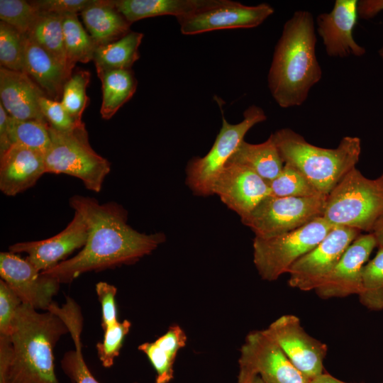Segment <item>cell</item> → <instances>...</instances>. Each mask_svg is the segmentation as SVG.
Returning <instances> with one entry per match:
<instances>
[{
	"instance_id": "1",
	"label": "cell",
	"mask_w": 383,
	"mask_h": 383,
	"mask_svg": "<svg viewBox=\"0 0 383 383\" xmlns=\"http://www.w3.org/2000/svg\"><path fill=\"white\" fill-rule=\"evenodd\" d=\"M70 204L84 221L88 237L76 255L41 272L60 284L70 283L85 272L133 264L165 240L162 233L145 234L131 228L127 211L116 202L99 204L95 199L75 195Z\"/></svg>"
},
{
	"instance_id": "2",
	"label": "cell",
	"mask_w": 383,
	"mask_h": 383,
	"mask_svg": "<svg viewBox=\"0 0 383 383\" xmlns=\"http://www.w3.org/2000/svg\"><path fill=\"white\" fill-rule=\"evenodd\" d=\"M316 44L313 15L305 10L295 11L283 26L267 77L271 95L281 108L303 104L321 80Z\"/></svg>"
},
{
	"instance_id": "3",
	"label": "cell",
	"mask_w": 383,
	"mask_h": 383,
	"mask_svg": "<svg viewBox=\"0 0 383 383\" xmlns=\"http://www.w3.org/2000/svg\"><path fill=\"white\" fill-rule=\"evenodd\" d=\"M67 333V325L55 313L39 312L22 304L10 334L13 355L7 383H60L55 372L53 350Z\"/></svg>"
},
{
	"instance_id": "4",
	"label": "cell",
	"mask_w": 383,
	"mask_h": 383,
	"mask_svg": "<svg viewBox=\"0 0 383 383\" xmlns=\"http://www.w3.org/2000/svg\"><path fill=\"white\" fill-rule=\"evenodd\" d=\"M272 135L284 163L297 169L324 196L355 167L361 152L358 137L345 136L337 148H324L308 143L289 128Z\"/></svg>"
},
{
	"instance_id": "5",
	"label": "cell",
	"mask_w": 383,
	"mask_h": 383,
	"mask_svg": "<svg viewBox=\"0 0 383 383\" xmlns=\"http://www.w3.org/2000/svg\"><path fill=\"white\" fill-rule=\"evenodd\" d=\"M383 216V174L365 177L353 168L327 195L322 217L331 226L372 232Z\"/></svg>"
},
{
	"instance_id": "6",
	"label": "cell",
	"mask_w": 383,
	"mask_h": 383,
	"mask_svg": "<svg viewBox=\"0 0 383 383\" xmlns=\"http://www.w3.org/2000/svg\"><path fill=\"white\" fill-rule=\"evenodd\" d=\"M50 145L45 153V172L79 179L87 189L99 192L111 163L91 147L84 123L70 132L50 126Z\"/></svg>"
},
{
	"instance_id": "7",
	"label": "cell",
	"mask_w": 383,
	"mask_h": 383,
	"mask_svg": "<svg viewBox=\"0 0 383 383\" xmlns=\"http://www.w3.org/2000/svg\"><path fill=\"white\" fill-rule=\"evenodd\" d=\"M333 228L322 216L294 231L253 240V262L262 279L274 281L321 242Z\"/></svg>"
},
{
	"instance_id": "8",
	"label": "cell",
	"mask_w": 383,
	"mask_h": 383,
	"mask_svg": "<svg viewBox=\"0 0 383 383\" xmlns=\"http://www.w3.org/2000/svg\"><path fill=\"white\" fill-rule=\"evenodd\" d=\"M266 119L264 110L256 105L250 106L244 111L243 119L238 123H229L223 116L222 126L210 150L202 157H194L187 165V184L196 195L213 194L216 178L244 140L245 134Z\"/></svg>"
},
{
	"instance_id": "9",
	"label": "cell",
	"mask_w": 383,
	"mask_h": 383,
	"mask_svg": "<svg viewBox=\"0 0 383 383\" xmlns=\"http://www.w3.org/2000/svg\"><path fill=\"white\" fill-rule=\"evenodd\" d=\"M326 196L277 197L268 196L247 216L242 223L255 237L279 235L297 229L323 216Z\"/></svg>"
},
{
	"instance_id": "10",
	"label": "cell",
	"mask_w": 383,
	"mask_h": 383,
	"mask_svg": "<svg viewBox=\"0 0 383 383\" xmlns=\"http://www.w3.org/2000/svg\"><path fill=\"white\" fill-rule=\"evenodd\" d=\"M238 379L258 375L265 383H309L266 329L249 333L240 348Z\"/></svg>"
},
{
	"instance_id": "11",
	"label": "cell",
	"mask_w": 383,
	"mask_h": 383,
	"mask_svg": "<svg viewBox=\"0 0 383 383\" xmlns=\"http://www.w3.org/2000/svg\"><path fill=\"white\" fill-rule=\"evenodd\" d=\"M360 234L354 228L333 227L321 242L290 267L289 286L304 292L315 291Z\"/></svg>"
},
{
	"instance_id": "12",
	"label": "cell",
	"mask_w": 383,
	"mask_h": 383,
	"mask_svg": "<svg viewBox=\"0 0 383 383\" xmlns=\"http://www.w3.org/2000/svg\"><path fill=\"white\" fill-rule=\"evenodd\" d=\"M274 11L267 3L247 6L231 0H216L204 9L177 20L182 33L190 35L222 29L255 28Z\"/></svg>"
},
{
	"instance_id": "13",
	"label": "cell",
	"mask_w": 383,
	"mask_h": 383,
	"mask_svg": "<svg viewBox=\"0 0 383 383\" xmlns=\"http://www.w3.org/2000/svg\"><path fill=\"white\" fill-rule=\"evenodd\" d=\"M266 331L309 381L323 373L327 346L309 335L297 316L283 315L273 321Z\"/></svg>"
},
{
	"instance_id": "14",
	"label": "cell",
	"mask_w": 383,
	"mask_h": 383,
	"mask_svg": "<svg viewBox=\"0 0 383 383\" xmlns=\"http://www.w3.org/2000/svg\"><path fill=\"white\" fill-rule=\"evenodd\" d=\"M0 275L23 304L37 310H48L60 285L56 279L43 274L26 258L11 252L0 253Z\"/></svg>"
},
{
	"instance_id": "15",
	"label": "cell",
	"mask_w": 383,
	"mask_h": 383,
	"mask_svg": "<svg viewBox=\"0 0 383 383\" xmlns=\"http://www.w3.org/2000/svg\"><path fill=\"white\" fill-rule=\"evenodd\" d=\"M213 194L241 218L270 196V190L268 182L248 167L227 162L214 182Z\"/></svg>"
},
{
	"instance_id": "16",
	"label": "cell",
	"mask_w": 383,
	"mask_h": 383,
	"mask_svg": "<svg viewBox=\"0 0 383 383\" xmlns=\"http://www.w3.org/2000/svg\"><path fill=\"white\" fill-rule=\"evenodd\" d=\"M87 237V225L82 216L74 211L72 220L57 235L41 240L16 243L9 249L15 254L26 253V260L42 272L65 260L75 250L82 248Z\"/></svg>"
},
{
	"instance_id": "17",
	"label": "cell",
	"mask_w": 383,
	"mask_h": 383,
	"mask_svg": "<svg viewBox=\"0 0 383 383\" xmlns=\"http://www.w3.org/2000/svg\"><path fill=\"white\" fill-rule=\"evenodd\" d=\"M377 242L372 233L360 235L347 248L334 268L315 290L321 299L358 295L362 270Z\"/></svg>"
},
{
	"instance_id": "18",
	"label": "cell",
	"mask_w": 383,
	"mask_h": 383,
	"mask_svg": "<svg viewBox=\"0 0 383 383\" xmlns=\"http://www.w3.org/2000/svg\"><path fill=\"white\" fill-rule=\"evenodd\" d=\"M357 3V0H336L330 12L317 16V32L328 56L360 57L365 54V48L353 36L358 18Z\"/></svg>"
},
{
	"instance_id": "19",
	"label": "cell",
	"mask_w": 383,
	"mask_h": 383,
	"mask_svg": "<svg viewBox=\"0 0 383 383\" xmlns=\"http://www.w3.org/2000/svg\"><path fill=\"white\" fill-rule=\"evenodd\" d=\"M45 154L18 145L0 155V189L13 196L32 187L45 174Z\"/></svg>"
},
{
	"instance_id": "20",
	"label": "cell",
	"mask_w": 383,
	"mask_h": 383,
	"mask_svg": "<svg viewBox=\"0 0 383 383\" xmlns=\"http://www.w3.org/2000/svg\"><path fill=\"white\" fill-rule=\"evenodd\" d=\"M43 95L46 94L26 73L0 67L1 103L11 117L48 123L38 103Z\"/></svg>"
},
{
	"instance_id": "21",
	"label": "cell",
	"mask_w": 383,
	"mask_h": 383,
	"mask_svg": "<svg viewBox=\"0 0 383 383\" xmlns=\"http://www.w3.org/2000/svg\"><path fill=\"white\" fill-rule=\"evenodd\" d=\"M24 72L50 99L58 101L70 73L47 51L28 35H24Z\"/></svg>"
},
{
	"instance_id": "22",
	"label": "cell",
	"mask_w": 383,
	"mask_h": 383,
	"mask_svg": "<svg viewBox=\"0 0 383 383\" xmlns=\"http://www.w3.org/2000/svg\"><path fill=\"white\" fill-rule=\"evenodd\" d=\"M48 311L60 316L67 325L74 343V349L67 351L61 360L65 374L73 383H99L87 367L82 350L81 334L83 329V316L79 305L70 297L58 306L55 301Z\"/></svg>"
},
{
	"instance_id": "23",
	"label": "cell",
	"mask_w": 383,
	"mask_h": 383,
	"mask_svg": "<svg viewBox=\"0 0 383 383\" xmlns=\"http://www.w3.org/2000/svg\"><path fill=\"white\" fill-rule=\"evenodd\" d=\"M81 16L97 46L116 41L131 31V23L116 9L113 1L94 0Z\"/></svg>"
},
{
	"instance_id": "24",
	"label": "cell",
	"mask_w": 383,
	"mask_h": 383,
	"mask_svg": "<svg viewBox=\"0 0 383 383\" xmlns=\"http://www.w3.org/2000/svg\"><path fill=\"white\" fill-rule=\"evenodd\" d=\"M216 0H115L116 9L130 23L143 18L173 16L176 18L204 9Z\"/></svg>"
},
{
	"instance_id": "25",
	"label": "cell",
	"mask_w": 383,
	"mask_h": 383,
	"mask_svg": "<svg viewBox=\"0 0 383 383\" xmlns=\"http://www.w3.org/2000/svg\"><path fill=\"white\" fill-rule=\"evenodd\" d=\"M187 335L178 325L153 342L140 344L138 350L146 355L156 372L155 383H169L174 377V364L179 350L186 345Z\"/></svg>"
},
{
	"instance_id": "26",
	"label": "cell",
	"mask_w": 383,
	"mask_h": 383,
	"mask_svg": "<svg viewBox=\"0 0 383 383\" xmlns=\"http://www.w3.org/2000/svg\"><path fill=\"white\" fill-rule=\"evenodd\" d=\"M228 162L244 165L267 182L279 174L284 165L272 133L267 140L259 144L243 140Z\"/></svg>"
},
{
	"instance_id": "27",
	"label": "cell",
	"mask_w": 383,
	"mask_h": 383,
	"mask_svg": "<svg viewBox=\"0 0 383 383\" xmlns=\"http://www.w3.org/2000/svg\"><path fill=\"white\" fill-rule=\"evenodd\" d=\"M102 85L100 113L110 119L133 96L137 80L132 70H111L97 72Z\"/></svg>"
},
{
	"instance_id": "28",
	"label": "cell",
	"mask_w": 383,
	"mask_h": 383,
	"mask_svg": "<svg viewBox=\"0 0 383 383\" xmlns=\"http://www.w3.org/2000/svg\"><path fill=\"white\" fill-rule=\"evenodd\" d=\"M143 38L142 33L131 30L116 41L98 45L93 57L96 72L131 70L140 58L138 48Z\"/></svg>"
},
{
	"instance_id": "29",
	"label": "cell",
	"mask_w": 383,
	"mask_h": 383,
	"mask_svg": "<svg viewBox=\"0 0 383 383\" xmlns=\"http://www.w3.org/2000/svg\"><path fill=\"white\" fill-rule=\"evenodd\" d=\"M63 15L50 13H41L28 35L38 45L52 56L70 73V67L65 46L63 28Z\"/></svg>"
},
{
	"instance_id": "30",
	"label": "cell",
	"mask_w": 383,
	"mask_h": 383,
	"mask_svg": "<svg viewBox=\"0 0 383 383\" xmlns=\"http://www.w3.org/2000/svg\"><path fill=\"white\" fill-rule=\"evenodd\" d=\"M62 28L70 67L72 70L78 62L87 63L93 60L97 45L83 28L77 14L63 15Z\"/></svg>"
},
{
	"instance_id": "31",
	"label": "cell",
	"mask_w": 383,
	"mask_h": 383,
	"mask_svg": "<svg viewBox=\"0 0 383 383\" xmlns=\"http://www.w3.org/2000/svg\"><path fill=\"white\" fill-rule=\"evenodd\" d=\"M10 138L12 145H18L43 153L50 145L49 123L38 120H18L9 116Z\"/></svg>"
},
{
	"instance_id": "32",
	"label": "cell",
	"mask_w": 383,
	"mask_h": 383,
	"mask_svg": "<svg viewBox=\"0 0 383 383\" xmlns=\"http://www.w3.org/2000/svg\"><path fill=\"white\" fill-rule=\"evenodd\" d=\"M360 303L373 311L383 310V248L362 270Z\"/></svg>"
},
{
	"instance_id": "33",
	"label": "cell",
	"mask_w": 383,
	"mask_h": 383,
	"mask_svg": "<svg viewBox=\"0 0 383 383\" xmlns=\"http://www.w3.org/2000/svg\"><path fill=\"white\" fill-rule=\"evenodd\" d=\"M268 185L270 195L277 197H311L322 195L301 172L289 164L284 165L279 174L269 182Z\"/></svg>"
},
{
	"instance_id": "34",
	"label": "cell",
	"mask_w": 383,
	"mask_h": 383,
	"mask_svg": "<svg viewBox=\"0 0 383 383\" xmlns=\"http://www.w3.org/2000/svg\"><path fill=\"white\" fill-rule=\"evenodd\" d=\"M41 12L30 1L0 0L1 21L26 35L31 30Z\"/></svg>"
},
{
	"instance_id": "35",
	"label": "cell",
	"mask_w": 383,
	"mask_h": 383,
	"mask_svg": "<svg viewBox=\"0 0 383 383\" xmlns=\"http://www.w3.org/2000/svg\"><path fill=\"white\" fill-rule=\"evenodd\" d=\"M0 63L6 69L24 72V35L1 21Z\"/></svg>"
},
{
	"instance_id": "36",
	"label": "cell",
	"mask_w": 383,
	"mask_h": 383,
	"mask_svg": "<svg viewBox=\"0 0 383 383\" xmlns=\"http://www.w3.org/2000/svg\"><path fill=\"white\" fill-rule=\"evenodd\" d=\"M89 78L90 74L87 71L76 72L63 87L60 102L77 123L83 122L82 116L89 100L86 89Z\"/></svg>"
},
{
	"instance_id": "37",
	"label": "cell",
	"mask_w": 383,
	"mask_h": 383,
	"mask_svg": "<svg viewBox=\"0 0 383 383\" xmlns=\"http://www.w3.org/2000/svg\"><path fill=\"white\" fill-rule=\"evenodd\" d=\"M131 326V323L125 319L104 330L103 341L96 344L98 357L103 367L109 368L113 365Z\"/></svg>"
},
{
	"instance_id": "38",
	"label": "cell",
	"mask_w": 383,
	"mask_h": 383,
	"mask_svg": "<svg viewBox=\"0 0 383 383\" xmlns=\"http://www.w3.org/2000/svg\"><path fill=\"white\" fill-rule=\"evenodd\" d=\"M38 103L49 126L58 131L70 132L83 123L75 121L59 101L43 95L40 97Z\"/></svg>"
},
{
	"instance_id": "39",
	"label": "cell",
	"mask_w": 383,
	"mask_h": 383,
	"mask_svg": "<svg viewBox=\"0 0 383 383\" xmlns=\"http://www.w3.org/2000/svg\"><path fill=\"white\" fill-rule=\"evenodd\" d=\"M22 301L4 280H0V334L10 335L12 323Z\"/></svg>"
},
{
	"instance_id": "40",
	"label": "cell",
	"mask_w": 383,
	"mask_h": 383,
	"mask_svg": "<svg viewBox=\"0 0 383 383\" xmlns=\"http://www.w3.org/2000/svg\"><path fill=\"white\" fill-rule=\"evenodd\" d=\"M95 288L101 306V327L105 330L118 321L115 301L117 289L106 282H98Z\"/></svg>"
},
{
	"instance_id": "41",
	"label": "cell",
	"mask_w": 383,
	"mask_h": 383,
	"mask_svg": "<svg viewBox=\"0 0 383 383\" xmlns=\"http://www.w3.org/2000/svg\"><path fill=\"white\" fill-rule=\"evenodd\" d=\"M94 0H38L30 1L41 13L70 14L82 12Z\"/></svg>"
},
{
	"instance_id": "42",
	"label": "cell",
	"mask_w": 383,
	"mask_h": 383,
	"mask_svg": "<svg viewBox=\"0 0 383 383\" xmlns=\"http://www.w3.org/2000/svg\"><path fill=\"white\" fill-rule=\"evenodd\" d=\"M13 355L10 335L0 334V383H7Z\"/></svg>"
},
{
	"instance_id": "43",
	"label": "cell",
	"mask_w": 383,
	"mask_h": 383,
	"mask_svg": "<svg viewBox=\"0 0 383 383\" xmlns=\"http://www.w3.org/2000/svg\"><path fill=\"white\" fill-rule=\"evenodd\" d=\"M9 119V115L0 102V155L4 154L12 146Z\"/></svg>"
},
{
	"instance_id": "44",
	"label": "cell",
	"mask_w": 383,
	"mask_h": 383,
	"mask_svg": "<svg viewBox=\"0 0 383 383\" xmlns=\"http://www.w3.org/2000/svg\"><path fill=\"white\" fill-rule=\"evenodd\" d=\"M383 11V0H360L357 3L358 16L369 20Z\"/></svg>"
},
{
	"instance_id": "45",
	"label": "cell",
	"mask_w": 383,
	"mask_h": 383,
	"mask_svg": "<svg viewBox=\"0 0 383 383\" xmlns=\"http://www.w3.org/2000/svg\"><path fill=\"white\" fill-rule=\"evenodd\" d=\"M371 233L375 238L377 246L383 248V216L377 221Z\"/></svg>"
},
{
	"instance_id": "46",
	"label": "cell",
	"mask_w": 383,
	"mask_h": 383,
	"mask_svg": "<svg viewBox=\"0 0 383 383\" xmlns=\"http://www.w3.org/2000/svg\"><path fill=\"white\" fill-rule=\"evenodd\" d=\"M309 383H348L343 382L328 373H322L318 377L310 380Z\"/></svg>"
},
{
	"instance_id": "47",
	"label": "cell",
	"mask_w": 383,
	"mask_h": 383,
	"mask_svg": "<svg viewBox=\"0 0 383 383\" xmlns=\"http://www.w3.org/2000/svg\"><path fill=\"white\" fill-rule=\"evenodd\" d=\"M238 383H265L258 375H252L243 379H238Z\"/></svg>"
},
{
	"instance_id": "48",
	"label": "cell",
	"mask_w": 383,
	"mask_h": 383,
	"mask_svg": "<svg viewBox=\"0 0 383 383\" xmlns=\"http://www.w3.org/2000/svg\"><path fill=\"white\" fill-rule=\"evenodd\" d=\"M379 55L383 60V44L378 51Z\"/></svg>"
}]
</instances>
